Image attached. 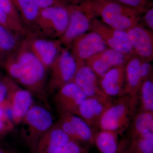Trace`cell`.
<instances>
[{
    "instance_id": "obj_27",
    "label": "cell",
    "mask_w": 153,
    "mask_h": 153,
    "mask_svg": "<svg viewBox=\"0 0 153 153\" xmlns=\"http://www.w3.org/2000/svg\"><path fill=\"white\" fill-rule=\"evenodd\" d=\"M0 8L15 25L20 36L25 38L26 32L22 26L13 0H0Z\"/></svg>"
},
{
    "instance_id": "obj_19",
    "label": "cell",
    "mask_w": 153,
    "mask_h": 153,
    "mask_svg": "<svg viewBox=\"0 0 153 153\" xmlns=\"http://www.w3.org/2000/svg\"><path fill=\"white\" fill-rule=\"evenodd\" d=\"M71 140L65 132L54 124L38 141L32 153H55Z\"/></svg>"
},
{
    "instance_id": "obj_2",
    "label": "cell",
    "mask_w": 153,
    "mask_h": 153,
    "mask_svg": "<svg viewBox=\"0 0 153 153\" xmlns=\"http://www.w3.org/2000/svg\"><path fill=\"white\" fill-rule=\"evenodd\" d=\"M96 16L111 27L126 31L138 25L140 15L137 11L112 0H85Z\"/></svg>"
},
{
    "instance_id": "obj_29",
    "label": "cell",
    "mask_w": 153,
    "mask_h": 153,
    "mask_svg": "<svg viewBox=\"0 0 153 153\" xmlns=\"http://www.w3.org/2000/svg\"><path fill=\"white\" fill-rule=\"evenodd\" d=\"M41 9L54 7H67L78 4L82 0H36Z\"/></svg>"
},
{
    "instance_id": "obj_5",
    "label": "cell",
    "mask_w": 153,
    "mask_h": 153,
    "mask_svg": "<svg viewBox=\"0 0 153 153\" xmlns=\"http://www.w3.org/2000/svg\"><path fill=\"white\" fill-rule=\"evenodd\" d=\"M67 8L69 22L66 31L59 40L63 47L69 49L76 38L91 30L92 22L97 16L85 0Z\"/></svg>"
},
{
    "instance_id": "obj_23",
    "label": "cell",
    "mask_w": 153,
    "mask_h": 153,
    "mask_svg": "<svg viewBox=\"0 0 153 153\" xmlns=\"http://www.w3.org/2000/svg\"><path fill=\"white\" fill-rule=\"evenodd\" d=\"M24 38L0 25V55L5 59L16 51Z\"/></svg>"
},
{
    "instance_id": "obj_21",
    "label": "cell",
    "mask_w": 153,
    "mask_h": 153,
    "mask_svg": "<svg viewBox=\"0 0 153 153\" xmlns=\"http://www.w3.org/2000/svg\"><path fill=\"white\" fill-rule=\"evenodd\" d=\"M26 35L38 19L41 9L36 0H13Z\"/></svg>"
},
{
    "instance_id": "obj_9",
    "label": "cell",
    "mask_w": 153,
    "mask_h": 153,
    "mask_svg": "<svg viewBox=\"0 0 153 153\" xmlns=\"http://www.w3.org/2000/svg\"><path fill=\"white\" fill-rule=\"evenodd\" d=\"M107 48L108 47L100 35L91 31L76 38L69 49L79 67L88 58Z\"/></svg>"
},
{
    "instance_id": "obj_13",
    "label": "cell",
    "mask_w": 153,
    "mask_h": 153,
    "mask_svg": "<svg viewBox=\"0 0 153 153\" xmlns=\"http://www.w3.org/2000/svg\"><path fill=\"white\" fill-rule=\"evenodd\" d=\"M114 99L104 95L87 97L79 105L76 115L81 118L91 128L97 131L100 117Z\"/></svg>"
},
{
    "instance_id": "obj_22",
    "label": "cell",
    "mask_w": 153,
    "mask_h": 153,
    "mask_svg": "<svg viewBox=\"0 0 153 153\" xmlns=\"http://www.w3.org/2000/svg\"><path fill=\"white\" fill-rule=\"evenodd\" d=\"M128 130L127 140L153 132V112L137 111Z\"/></svg>"
},
{
    "instance_id": "obj_17",
    "label": "cell",
    "mask_w": 153,
    "mask_h": 153,
    "mask_svg": "<svg viewBox=\"0 0 153 153\" xmlns=\"http://www.w3.org/2000/svg\"><path fill=\"white\" fill-rule=\"evenodd\" d=\"M134 54L143 61L153 59V34L141 25H137L126 31Z\"/></svg>"
},
{
    "instance_id": "obj_4",
    "label": "cell",
    "mask_w": 153,
    "mask_h": 153,
    "mask_svg": "<svg viewBox=\"0 0 153 153\" xmlns=\"http://www.w3.org/2000/svg\"><path fill=\"white\" fill-rule=\"evenodd\" d=\"M21 123L22 138L32 153L40 138L54 124L52 111L44 106L33 105Z\"/></svg>"
},
{
    "instance_id": "obj_26",
    "label": "cell",
    "mask_w": 153,
    "mask_h": 153,
    "mask_svg": "<svg viewBox=\"0 0 153 153\" xmlns=\"http://www.w3.org/2000/svg\"><path fill=\"white\" fill-rule=\"evenodd\" d=\"M140 110L153 112V78L143 81L139 93Z\"/></svg>"
},
{
    "instance_id": "obj_24",
    "label": "cell",
    "mask_w": 153,
    "mask_h": 153,
    "mask_svg": "<svg viewBox=\"0 0 153 153\" xmlns=\"http://www.w3.org/2000/svg\"><path fill=\"white\" fill-rule=\"evenodd\" d=\"M119 135L114 131L100 130L95 134L94 144L101 153H118Z\"/></svg>"
},
{
    "instance_id": "obj_10",
    "label": "cell",
    "mask_w": 153,
    "mask_h": 153,
    "mask_svg": "<svg viewBox=\"0 0 153 153\" xmlns=\"http://www.w3.org/2000/svg\"><path fill=\"white\" fill-rule=\"evenodd\" d=\"M8 87L7 102L10 108L14 123L19 124L33 106V97L30 91L21 87L9 76Z\"/></svg>"
},
{
    "instance_id": "obj_16",
    "label": "cell",
    "mask_w": 153,
    "mask_h": 153,
    "mask_svg": "<svg viewBox=\"0 0 153 153\" xmlns=\"http://www.w3.org/2000/svg\"><path fill=\"white\" fill-rule=\"evenodd\" d=\"M25 38L33 53L49 70L63 47L59 39L50 40L28 36Z\"/></svg>"
},
{
    "instance_id": "obj_34",
    "label": "cell",
    "mask_w": 153,
    "mask_h": 153,
    "mask_svg": "<svg viewBox=\"0 0 153 153\" xmlns=\"http://www.w3.org/2000/svg\"><path fill=\"white\" fill-rule=\"evenodd\" d=\"M144 20L145 24L151 30L153 29V8L152 7L145 12Z\"/></svg>"
},
{
    "instance_id": "obj_14",
    "label": "cell",
    "mask_w": 153,
    "mask_h": 153,
    "mask_svg": "<svg viewBox=\"0 0 153 153\" xmlns=\"http://www.w3.org/2000/svg\"><path fill=\"white\" fill-rule=\"evenodd\" d=\"M142 60L134 54L130 57L125 65L124 95L128 97L132 117L137 111L139 93L142 83L140 75Z\"/></svg>"
},
{
    "instance_id": "obj_6",
    "label": "cell",
    "mask_w": 153,
    "mask_h": 153,
    "mask_svg": "<svg viewBox=\"0 0 153 153\" xmlns=\"http://www.w3.org/2000/svg\"><path fill=\"white\" fill-rule=\"evenodd\" d=\"M116 98L102 115L98 129L114 131L122 136L128 129L132 115L128 97L123 95Z\"/></svg>"
},
{
    "instance_id": "obj_20",
    "label": "cell",
    "mask_w": 153,
    "mask_h": 153,
    "mask_svg": "<svg viewBox=\"0 0 153 153\" xmlns=\"http://www.w3.org/2000/svg\"><path fill=\"white\" fill-rule=\"evenodd\" d=\"M99 78L86 64L79 66L72 81L76 84L87 97L104 95L99 87Z\"/></svg>"
},
{
    "instance_id": "obj_38",
    "label": "cell",
    "mask_w": 153,
    "mask_h": 153,
    "mask_svg": "<svg viewBox=\"0 0 153 153\" xmlns=\"http://www.w3.org/2000/svg\"><path fill=\"white\" fill-rule=\"evenodd\" d=\"M5 59L0 55V67H2Z\"/></svg>"
},
{
    "instance_id": "obj_33",
    "label": "cell",
    "mask_w": 153,
    "mask_h": 153,
    "mask_svg": "<svg viewBox=\"0 0 153 153\" xmlns=\"http://www.w3.org/2000/svg\"><path fill=\"white\" fill-rule=\"evenodd\" d=\"M0 25H2L8 28L14 33H16L17 35L21 36L19 34L18 30L15 27V25L10 21V19H8V18L7 17V16L1 10V8H0Z\"/></svg>"
},
{
    "instance_id": "obj_36",
    "label": "cell",
    "mask_w": 153,
    "mask_h": 153,
    "mask_svg": "<svg viewBox=\"0 0 153 153\" xmlns=\"http://www.w3.org/2000/svg\"><path fill=\"white\" fill-rule=\"evenodd\" d=\"M118 153H132L129 149L127 146L126 141H122L121 143H119L118 152Z\"/></svg>"
},
{
    "instance_id": "obj_8",
    "label": "cell",
    "mask_w": 153,
    "mask_h": 153,
    "mask_svg": "<svg viewBox=\"0 0 153 153\" xmlns=\"http://www.w3.org/2000/svg\"><path fill=\"white\" fill-rule=\"evenodd\" d=\"M70 138L79 143L93 146L96 131L91 128L81 118L70 113L60 114L56 123Z\"/></svg>"
},
{
    "instance_id": "obj_15",
    "label": "cell",
    "mask_w": 153,
    "mask_h": 153,
    "mask_svg": "<svg viewBox=\"0 0 153 153\" xmlns=\"http://www.w3.org/2000/svg\"><path fill=\"white\" fill-rule=\"evenodd\" d=\"M132 55H126L108 48L88 58L85 63L100 79L111 68L125 65Z\"/></svg>"
},
{
    "instance_id": "obj_11",
    "label": "cell",
    "mask_w": 153,
    "mask_h": 153,
    "mask_svg": "<svg viewBox=\"0 0 153 153\" xmlns=\"http://www.w3.org/2000/svg\"><path fill=\"white\" fill-rule=\"evenodd\" d=\"M91 30L100 35L109 49L126 55L134 54L126 31L111 27L96 19L92 22Z\"/></svg>"
},
{
    "instance_id": "obj_37",
    "label": "cell",
    "mask_w": 153,
    "mask_h": 153,
    "mask_svg": "<svg viewBox=\"0 0 153 153\" xmlns=\"http://www.w3.org/2000/svg\"><path fill=\"white\" fill-rule=\"evenodd\" d=\"M4 113V109H3L2 107L0 105V120H1L2 118L3 117Z\"/></svg>"
},
{
    "instance_id": "obj_1",
    "label": "cell",
    "mask_w": 153,
    "mask_h": 153,
    "mask_svg": "<svg viewBox=\"0 0 153 153\" xmlns=\"http://www.w3.org/2000/svg\"><path fill=\"white\" fill-rule=\"evenodd\" d=\"M9 77L32 94L51 111L47 90L48 70L33 53L26 38L5 60L3 67Z\"/></svg>"
},
{
    "instance_id": "obj_12",
    "label": "cell",
    "mask_w": 153,
    "mask_h": 153,
    "mask_svg": "<svg viewBox=\"0 0 153 153\" xmlns=\"http://www.w3.org/2000/svg\"><path fill=\"white\" fill-rule=\"evenodd\" d=\"M86 97L79 86L71 81L55 92L53 101L59 114L76 115L79 105Z\"/></svg>"
},
{
    "instance_id": "obj_25",
    "label": "cell",
    "mask_w": 153,
    "mask_h": 153,
    "mask_svg": "<svg viewBox=\"0 0 153 153\" xmlns=\"http://www.w3.org/2000/svg\"><path fill=\"white\" fill-rule=\"evenodd\" d=\"M126 140L132 153H153V132Z\"/></svg>"
},
{
    "instance_id": "obj_32",
    "label": "cell",
    "mask_w": 153,
    "mask_h": 153,
    "mask_svg": "<svg viewBox=\"0 0 153 153\" xmlns=\"http://www.w3.org/2000/svg\"><path fill=\"white\" fill-rule=\"evenodd\" d=\"M140 71L142 82L153 78L152 66L150 62L142 60Z\"/></svg>"
},
{
    "instance_id": "obj_35",
    "label": "cell",
    "mask_w": 153,
    "mask_h": 153,
    "mask_svg": "<svg viewBox=\"0 0 153 153\" xmlns=\"http://www.w3.org/2000/svg\"><path fill=\"white\" fill-rule=\"evenodd\" d=\"M0 153H22L13 148L0 144Z\"/></svg>"
},
{
    "instance_id": "obj_30",
    "label": "cell",
    "mask_w": 153,
    "mask_h": 153,
    "mask_svg": "<svg viewBox=\"0 0 153 153\" xmlns=\"http://www.w3.org/2000/svg\"><path fill=\"white\" fill-rule=\"evenodd\" d=\"M55 153H90L87 148L83 147L79 143L74 140L69 141Z\"/></svg>"
},
{
    "instance_id": "obj_28",
    "label": "cell",
    "mask_w": 153,
    "mask_h": 153,
    "mask_svg": "<svg viewBox=\"0 0 153 153\" xmlns=\"http://www.w3.org/2000/svg\"><path fill=\"white\" fill-rule=\"evenodd\" d=\"M124 5L135 9L140 14L145 13L148 9L152 7L149 0H112Z\"/></svg>"
},
{
    "instance_id": "obj_7",
    "label": "cell",
    "mask_w": 153,
    "mask_h": 153,
    "mask_svg": "<svg viewBox=\"0 0 153 153\" xmlns=\"http://www.w3.org/2000/svg\"><path fill=\"white\" fill-rule=\"evenodd\" d=\"M78 67L70 49L63 47L49 68L50 73L47 83V93H55L63 85L72 81Z\"/></svg>"
},
{
    "instance_id": "obj_18",
    "label": "cell",
    "mask_w": 153,
    "mask_h": 153,
    "mask_svg": "<svg viewBox=\"0 0 153 153\" xmlns=\"http://www.w3.org/2000/svg\"><path fill=\"white\" fill-rule=\"evenodd\" d=\"M99 83L106 96L116 98L124 95L125 65L111 68L100 78Z\"/></svg>"
},
{
    "instance_id": "obj_3",
    "label": "cell",
    "mask_w": 153,
    "mask_h": 153,
    "mask_svg": "<svg viewBox=\"0 0 153 153\" xmlns=\"http://www.w3.org/2000/svg\"><path fill=\"white\" fill-rule=\"evenodd\" d=\"M68 22L69 14L67 7L41 9L36 23L26 36L50 40L59 39L66 31Z\"/></svg>"
},
{
    "instance_id": "obj_31",
    "label": "cell",
    "mask_w": 153,
    "mask_h": 153,
    "mask_svg": "<svg viewBox=\"0 0 153 153\" xmlns=\"http://www.w3.org/2000/svg\"><path fill=\"white\" fill-rule=\"evenodd\" d=\"M9 76L0 74V105L6 102L8 95Z\"/></svg>"
}]
</instances>
